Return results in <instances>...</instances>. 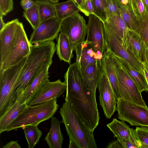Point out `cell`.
I'll return each mask as SVG.
<instances>
[{"label": "cell", "mask_w": 148, "mask_h": 148, "mask_svg": "<svg viewBox=\"0 0 148 148\" xmlns=\"http://www.w3.org/2000/svg\"><path fill=\"white\" fill-rule=\"evenodd\" d=\"M64 78L66 84L65 101L71 104L82 121L94 132L100 118L97 105L87 89L76 62L70 65Z\"/></svg>", "instance_id": "cell-1"}, {"label": "cell", "mask_w": 148, "mask_h": 148, "mask_svg": "<svg viewBox=\"0 0 148 148\" xmlns=\"http://www.w3.org/2000/svg\"><path fill=\"white\" fill-rule=\"evenodd\" d=\"M56 49L53 41L31 45L30 53L16 82L17 96L25 91L44 65H51Z\"/></svg>", "instance_id": "cell-2"}, {"label": "cell", "mask_w": 148, "mask_h": 148, "mask_svg": "<svg viewBox=\"0 0 148 148\" xmlns=\"http://www.w3.org/2000/svg\"><path fill=\"white\" fill-rule=\"evenodd\" d=\"M59 112L62 118L61 123L65 126L70 141L77 148H97L93 132L82 121L70 102L65 101Z\"/></svg>", "instance_id": "cell-3"}, {"label": "cell", "mask_w": 148, "mask_h": 148, "mask_svg": "<svg viewBox=\"0 0 148 148\" xmlns=\"http://www.w3.org/2000/svg\"><path fill=\"white\" fill-rule=\"evenodd\" d=\"M57 98L32 106H27L17 117L5 128V131H16L23 126L37 125L50 119L55 114L59 106Z\"/></svg>", "instance_id": "cell-4"}, {"label": "cell", "mask_w": 148, "mask_h": 148, "mask_svg": "<svg viewBox=\"0 0 148 148\" xmlns=\"http://www.w3.org/2000/svg\"><path fill=\"white\" fill-rule=\"evenodd\" d=\"M27 57L4 70L0 69V118L17 99L16 82Z\"/></svg>", "instance_id": "cell-5"}, {"label": "cell", "mask_w": 148, "mask_h": 148, "mask_svg": "<svg viewBox=\"0 0 148 148\" xmlns=\"http://www.w3.org/2000/svg\"><path fill=\"white\" fill-rule=\"evenodd\" d=\"M31 45L23 24L19 22L10 51L5 60L0 66V69L4 70L19 62L29 54Z\"/></svg>", "instance_id": "cell-6"}, {"label": "cell", "mask_w": 148, "mask_h": 148, "mask_svg": "<svg viewBox=\"0 0 148 148\" xmlns=\"http://www.w3.org/2000/svg\"><path fill=\"white\" fill-rule=\"evenodd\" d=\"M118 118L131 125L148 127V107L122 99L117 100Z\"/></svg>", "instance_id": "cell-7"}, {"label": "cell", "mask_w": 148, "mask_h": 148, "mask_svg": "<svg viewBox=\"0 0 148 148\" xmlns=\"http://www.w3.org/2000/svg\"><path fill=\"white\" fill-rule=\"evenodd\" d=\"M115 69L120 98L147 107L139 88L123 69L115 56Z\"/></svg>", "instance_id": "cell-8"}, {"label": "cell", "mask_w": 148, "mask_h": 148, "mask_svg": "<svg viewBox=\"0 0 148 148\" xmlns=\"http://www.w3.org/2000/svg\"><path fill=\"white\" fill-rule=\"evenodd\" d=\"M87 25L78 12L62 20L61 33L68 37L73 51L77 44L85 41Z\"/></svg>", "instance_id": "cell-9"}, {"label": "cell", "mask_w": 148, "mask_h": 148, "mask_svg": "<svg viewBox=\"0 0 148 148\" xmlns=\"http://www.w3.org/2000/svg\"><path fill=\"white\" fill-rule=\"evenodd\" d=\"M106 47L115 56L121 58L127 61L137 70L144 74L142 64L129 51L122 45L121 41L106 23H103Z\"/></svg>", "instance_id": "cell-10"}, {"label": "cell", "mask_w": 148, "mask_h": 148, "mask_svg": "<svg viewBox=\"0 0 148 148\" xmlns=\"http://www.w3.org/2000/svg\"><path fill=\"white\" fill-rule=\"evenodd\" d=\"M88 17L86 40L91 44L95 53L101 59L106 48L103 23L94 14H90Z\"/></svg>", "instance_id": "cell-11"}, {"label": "cell", "mask_w": 148, "mask_h": 148, "mask_svg": "<svg viewBox=\"0 0 148 148\" xmlns=\"http://www.w3.org/2000/svg\"><path fill=\"white\" fill-rule=\"evenodd\" d=\"M62 21L56 16L40 22L31 35L30 44L52 41L57 38L60 32Z\"/></svg>", "instance_id": "cell-12"}, {"label": "cell", "mask_w": 148, "mask_h": 148, "mask_svg": "<svg viewBox=\"0 0 148 148\" xmlns=\"http://www.w3.org/2000/svg\"><path fill=\"white\" fill-rule=\"evenodd\" d=\"M100 104L104 115L110 119L116 110L117 99L108 78L103 70L98 85Z\"/></svg>", "instance_id": "cell-13"}, {"label": "cell", "mask_w": 148, "mask_h": 148, "mask_svg": "<svg viewBox=\"0 0 148 148\" xmlns=\"http://www.w3.org/2000/svg\"><path fill=\"white\" fill-rule=\"evenodd\" d=\"M66 84L64 81L58 79L53 82L48 79L39 88L32 98L26 103L32 106L46 102L54 98L60 97L66 90Z\"/></svg>", "instance_id": "cell-14"}, {"label": "cell", "mask_w": 148, "mask_h": 148, "mask_svg": "<svg viewBox=\"0 0 148 148\" xmlns=\"http://www.w3.org/2000/svg\"><path fill=\"white\" fill-rule=\"evenodd\" d=\"M74 50L76 54L75 62L82 73L88 66L101 60L91 44L86 40L77 44Z\"/></svg>", "instance_id": "cell-15"}, {"label": "cell", "mask_w": 148, "mask_h": 148, "mask_svg": "<svg viewBox=\"0 0 148 148\" xmlns=\"http://www.w3.org/2000/svg\"><path fill=\"white\" fill-rule=\"evenodd\" d=\"M122 45L142 64L147 62L146 45L143 38L135 31L129 30Z\"/></svg>", "instance_id": "cell-16"}, {"label": "cell", "mask_w": 148, "mask_h": 148, "mask_svg": "<svg viewBox=\"0 0 148 148\" xmlns=\"http://www.w3.org/2000/svg\"><path fill=\"white\" fill-rule=\"evenodd\" d=\"M19 22L17 18L9 21L0 31V66L4 62L9 53Z\"/></svg>", "instance_id": "cell-17"}, {"label": "cell", "mask_w": 148, "mask_h": 148, "mask_svg": "<svg viewBox=\"0 0 148 148\" xmlns=\"http://www.w3.org/2000/svg\"><path fill=\"white\" fill-rule=\"evenodd\" d=\"M103 70L101 60L88 66L82 73L84 84L96 105V90Z\"/></svg>", "instance_id": "cell-18"}, {"label": "cell", "mask_w": 148, "mask_h": 148, "mask_svg": "<svg viewBox=\"0 0 148 148\" xmlns=\"http://www.w3.org/2000/svg\"><path fill=\"white\" fill-rule=\"evenodd\" d=\"M101 64L103 69L108 78L117 100L120 99L115 69V56L107 47L101 60Z\"/></svg>", "instance_id": "cell-19"}, {"label": "cell", "mask_w": 148, "mask_h": 148, "mask_svg": "<svg viewBox=\"0 0 148 148\" xmlns=\"http://www.w3.org/2000/svg\"><path fill=\"white\" fill-rule=\"evenodd\" d=\"M24 92L18 96L14 103L0 118V134L5 131L6 127L14 120L27 106Z\"/></svg>", "instance_id": "cell-20"}, {"label": "cell", "mask_w": 148, "mask_h": 148, "mask_svg": "<svg viewBox=\"0 0 148 148\" xmlns=\"http://www.w3.org/2000/svg\"><path fill=\"white\" fill-rule=\"evenodd\" d=\"M115 56L123 69L135 83L141 92L143 91L148 92V84L144 73L137 70L125 59Z\"/></svg>", "instance_id": "cell-21"}, {"label": "cell", "mask_w": 148, "mask_h": 148, "mask_svg": "<svg viewBox=\"0 0 148 148\" xmlns=\"http://www.w3.org/2000/svg\"><path fill=\"white\" fill-rule=\"evenodd\" d=\"M51 119L50 131L44 139L49 148H61L64 139L60 130L61 122L54 116H52Z\"/></svg>", "instance_id": "cell-22"}, {"label": "cell", "mask_w": 148, "mask_h": 148, "mask_svg": "<svg viewBox=\"0 0 148 148\" xmlns=\"http://www.w3.org/2000/svg\"><path fill=\"white\" fill-rule=\"evenodd\" d=\"M51 65H44L24 92L26 103L34 96L42 84L49 79V69Z\"/></svg>", "instance_id": "cell-23"}, {"label": "cell", "mask_w": 148, "mask_h": 148, "mask_svg": "<svg viewBox=\"0 0 148 148\" xmlns=\"http://www.w3.org/2000/svg\"><path fill=\"white\" fill-rule=\"evenodd\" d=\"M56 50L57 54L60 60L70 64L71 59L73 57V51L68 37L61 32L58 38Z\"/></svg>", "instance_id": "cell-24"}, {"label": "cell", "mask_w": 148, "mask_h": 148, "mask_svg": "<svg viewBox=\"0 0 148 148\" xmlns=\"http://www.w3.org/2000/svg\"><path fill=\"white\" fill-rule=\"evenodd\" d=\"M105 22L114 33L120 38L122 44L129 29L120 15L109 17Z\"/></svg>", "instance_id": "cell-25"}, {"label": "cell", "mask_w": 148, "mask_h": 148, "mask_svg": "<svg viewBox=\"0 0 148 148\" xmlns=\"http://www.w3.org/2000/svg\"><path fill=\"white\" fill-rule=\"evenodd\" d=\"M57 16L63 20L80 11L74 0L55 3Z\"/></svg>", "instance_id": "cell-26"}, {"label": "cell", "mask_w": 148, "mask_h": 148, "mask_svg": "<svg viewBox=\"0 0 148 148\" xmlns=\"http://www.w3.org/2000/svg\"><path fill=\"white\" fill-rule=\"evenodd\" d=\"M35 1L38 7L40 22L57 16L55 3L47 0H36Z\"/></svg>", "instance_id": "cell-27"}, {"label": "cell", "mask_w": 148, "mask_h": 148, "mask_svg": "<svg viewBox=\"0 0 148 148\" xmlns=\"http://www.w3.org/2000/svg\"><path fill=\"white\" fill-rule=\"evenodd\" d=\"M107 126L113 133L114 137L126 139L130 136L131 128L123 121H120L114 118L111 122L107 124Z\"/></svg>", "instance_id": "cell-28"}, {"label": "cell", "mask_w": 148, "mask_h": 148, "mask_svg": "<svg viewBox=\"0 0 148 148\" xmlns=\"http://www.w3.org/2000/svg\"><path fill=\"white\" fill-rule=\"evenodd\" d=\"M120 15L129 29L135 31L139 24V20L135 14L130 2L120 10Z\"/></svg>", "instance_id": "cell-29"}, {"label": "cell", "mask_w": 148, "mask_h": 148, "mask_svg": "<svg viewBox=\"0 0 148 148\" xmlns=\"http://www.w3.org/2000/svg\"><path fill=\"white\" fill-rule=\"evenodd\" d=\"M37 125H29L22 127L29 148H33L38 143L42 135V132L39 130Z\"/></svg>", "instance_id": "cell-30"}, {"label": "cell", "mask_w": 148, "mask_h": 148, "mask_svg": "<svg viewBox=\"0 0 148 148\" xmlns=\"http://www.w3.org/2000/svg\"><path fill=\"white\" fill-rule=\"evenodd\" d=\"M23 16L29 22L33 30L40 23L38 10L36 4L31 8L24 10Z\"/></svg>", "instance_id": "cell-31"}, {"label": "cell", "mask_w": 148, "mask_h": 148, "mask_svg": "<svg viewBox=\"0 0 148 148\" xmlns=\"http://www.w3.org/2000/svg\"><path fill=\"white\" fill-rule=\"evenodd\" d=\"M95 15L99 18L103 23L108 18L107 7L105 0H91Z\"/></svg>", "instance_id": "cell-32"}, {"label": "cell", "mask_w": 148, "mask_h": 148, "mask_svg": "<svg viewBox=\"0 0 148 148\" xmlns=\"http://www.w3.org/2000/svg\"><path fill=\"white\" fill-rule=\"evenodd\" d=\"M124 148H140L141 143L138 138L136 129L131 128L130 134L127 139L118 137Z\"/></svg>", "instance_id": "cell-33"}, {"label": "cell", "mask_w": 148, "mask_h": 148, "mask_svg": "<svg viewBox=\"0 0 148 148\" xmlns=\"http://www.w3.org/2000/svg\"><path fill=\"white\" fill-rule=\"evenodd\" d=\"M139 24L135 31L143 39L147 47L148 45V12L139 20Z\"/></svg>", "instance_id": "cell-34"}, {"label": "cell", "mask_w": 148, "mask_h": 148, "mask_svg": "<svg viewBox=\"0 0 148 148\" xmlns=\"http://www.w3.org/2000/svg\"><path fill=\"white\" fill-rule=\"evenodd\" d=\"M131 7L138 20L146 13L143 0H130Z\"/></svg>", "instance_id": "cell-35"}, {"label": "cell", "mask_w": 148, "mask_h": 148, "mask_svg": "<svg viewBox=\"0 0 148 148\" xmlns=\"http://www.w3.org/2000/svg\"><path fill=\"white\" fill-rule=\"evenodd\" d=\"M136 130L141 143L140 148H148V127L141 126L136 127Z\"/></svg>", "instance_id": "cell-36"}, {"label": "cell", "mask_w": 148, "mask_h": 148, "mask_svg": "<svg viewBox=\"0 0 148 148\" xmlns=\"http://www.w3.org/2000/svg\"><path fill=\"white\" fill-rule=\"evenodd\" d=\"M108 11V18L111 16L120 15V10L114 0H105Z\"/></svg>", "instance_id": "cell-37"}, {"label": "cell", "mask_w": 148, "mask_h": 148, "mask_svg": "<svg viewBox=\"0 0 148 148\" xmlns=\"http://www.w3.org/2000/svg\"><path fill=\"white\" fill-rule=\"evenodd\" d=\"M79 9L80 11L83 13L86 16H88L90 14L95 15L91 0H85Z\"/></svg>", "instance_id": "cell-38"}, {"label": "cell", "mask_w": 148, "mask_h": 148, "mask_svg": "<svg viewBox=\"0 0 148 148\" xmlns=\"http://www.w3.org/2000/svg\"><path fill=\"white\" fill-rule=\"evenodd\" d=\"M20 4L25 10L33 7L35 4V1L33 0H21Z\"/></svg>", "instance_id": "cell-39"}, {"label": "cell", "mask_w": 148, "mask_h": 148, "mask_svg": "<svg viewBox=\"0 0 148 148\" xmlns=\"http://www.w3.org/2000/svg\"><path fill=\"white\" fill-rule=\"evenodd\" d=\"M8 13L7 0H0V14L4 16Z\"/></svg>", "instance_id": "cell-40"}, {"label": "cell", "mask_w": 148, "mask_h": 148, "mask_svg": "<svg viewBox=\"0 0 148 148\" xmlns=\"http://www.w3.org/2000/svg\"><path fill=\"white\" fill-rule=\"evenodd\" d=\"M107 148H124L121 143L118 139L110 143L106 147Z\"/></svg>", "instance_id": "cell-41"}, {"label": "cell", "mask_w": 148, "mask_h": 148, "mask_svg": "<svg viewBox=\"0 0 148 148\" xmlns=\"http://www.w3.org/2000/svg\"><path fill=\"white\" fill-rule=\"evenodd\" d=\"M21 147L17 141H12L7 143L3 147V148H21Z\"/></svg>", "instance_id": "cell-42"}, {"label": "cell", "mask_w": 148, "mask_h": 148, "mask_svg": "<svg viewBox=\"0 0 148 148\" xmlns=\"http://www.w3.org/2000/svg\"><path fill=\"white\" fill-rule=\"evenodd\" d=\"M142 64L143 70L148 84V64L147 62L142 63Z\"/></svg>", "instance_id": "cell-43"}, {"label": "cell", "mask_w": 148, "mask_h": 148, "mask_svg": "<svg viewBox=\"0 0 148 148\" xmlns=\"http://www.w3.org/2000/svg\"><path fill=\"white\" fill-rule=\"evenodd\" d=\"M8 10V13L13 9L14 2L13 0H7Z\"/></svg>", "instance_id": "cell-44"}, {"label": "cell", "mask_w": 148, "mask_h": 148, "mask_svg": "<svg viewBox=\"0 0 148 148\" xmlns=\"http://www.w3.org/2000/svg\"><path fill=\"white\" fill-rule=\"evenodd\" d=\"M3 16L0 14V31L5 26L6 23H5L3 19Z\"/></svg>", "instance_id": "cell-45"}, {"label": "cell", "mask_w": 148, "mask_h": 148, "mask_svg": "<svg viewBox=\"0 0 148 148\" xmlns=\"http://www.w3.org/2000/svg\"><path fill=\"white\" fill-rule=\"evenodd\" d=\"M79 9L82 6L85 0H74Z\"/></svg>", "instance_id": "cell-46"}, {"label": "cell", "mask_w": 148, "mask_h": 148, "mask_svg": "<svg viewBox=\"0 0 148 148\" xmlns=\"http://www.w3.org/2000/svg\"><path fill=\"white\" fill-rule=\"evenodd\" d=\"M69 148H77L76 145L72 141H70Z\"/></svg>", "instance_id": "cell-47"}, {"label": "cell", "mask_w": 148, "mask_h": 148, "mask_svg": "<svg viewBox=\"0 0 148 148\" xmlns=\"http://www.w3.org/2000/svg\"><path fill=\"white\" fill-rule=\"evenodd\" d=\"M143 1L146 11L148 12V0H143Z\"/></svg>", "instance_id": "cell-48"}, {"label": "cell", "mask_w": 148, "mask_h": 148, "mask_svg": "<svg viewBox=\"0 0 148 148\" xmlns=\"http://www.w3.org/2000/svg\"><path fill=\"white\" fill-rule=\"evenodd\" d=\"M121 2L124 5H126L130 2V0H121Z\"/></svg>", "instance_id": "cell-49"}, {"label": "cell", "mask_w": 148, "mask_h": 148, "mask_svg": "<svg viewBox=\"0 0 148 148\" xmlns=\"http://www.w3.org/2000/svg\"><path fill=\"white\" fill-rule=\"evenodd\" d=\"M147 62L148 64V45L147 47L146 52Z\"/></svg>", "instance_id": "cell-50"}, {"label": "cell", "mask_w": 148, "mask_h": 148, "mask_svg": "<svg viewBox=\"0 0 148 148\" xmlns=\"http://www.w3.org/2000/svg\"><path fill=\"white\" fill-rule=\"evenodd\" d=\"M54 3H58L59 0H47Z\"/></svg>", "instance_id": "cell-51"}]
</instances>
